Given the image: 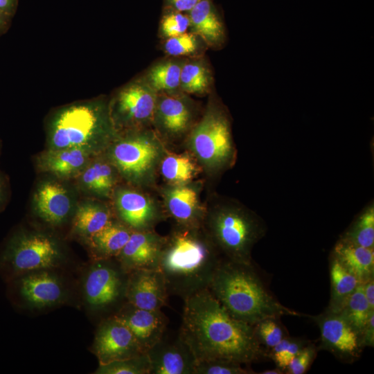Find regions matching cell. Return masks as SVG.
<instances>
[{"instance_id":"6da1fadb","label":"cell","mask_w":374,"mask_h":374,"mask_svg":"<svg viewBox=\"0 0 374 374\" xmlns=\"http://www.w3.org/2000/svg\"><path fill=\"white\" fill-rule=\"evenodd\" d=\"M184 301L179 330L197 362L226 359L247 364L265 355L253 326L229 314L208 289Z\"/></svg>"},{"instance_id":"7a4b0ae2","label":"cell","mask_w":374,"mask_h":374,"mask_svg":"<svg viewBox=\"0 0 374 374\" xmlns=\"http://www.w3.org/2000/svg\"><path fill=\"white\" fill-rule=\"evenodd\" d=\"M222 258L202 226L177 225L163 238L158 269L169 296L185 300L208 289Z\"/></svg>"},{"instance_id":"3957f363","label":"cell","mask_w":374,"mask_h":374,"mask_svg":"<svg viewBox=\"0 0 374 374\" xmlns=\"http://www.w3.org/2000/svg\"><path fill=\"white\" fill-rule=\"evenodd\" d=\"M208 290L229 314L251 326L267 318L299 314L274 298L253 264L223 258Z\"/></svg>"},{"instance_id":"277c9868","label":"cell","mask_w":374,"mask_h":374,"mask_svg":"<svg viewBox=\"0 0 374 374\" xmlns=\"http://www.w3.org/2000/svg\"><path fill=\"white\" fill-rule=\"evenodd\" d=\"M109 107L100 100L64 107L52 117L48 149L82 148L94 153L116 135Z\"/></svg>"},{"instance_id":"5b68a950","label":"cell","mask_w":374,"mask_h":374,"mask_svg":"<svg viewBox=\"0 0 374 374\" xmlns=\"http://www.w3.org/2000/svg\"><path fill=\"white\" fill-rule=\"evenodd\" d=\"M202 227L224 258L243 264H252V249L265 233L259 217L232 202L216 205L205 214Z\"/></svg>"},{"instance_id":"8992f818","label":"cell","mask_w":374,"mask_h":374,"mask_svg":"<svg viewBox=\"0 0 374 374\" xmlns=\"http://www.w3.org/2000/svg\"><path fill=\"white\" fill-rule=\"evenodd\" d=\"M192 150L208 168L220 171L234 160L231 125L224 109L214 103L195 126L190 136Z\"/></svg>"},{"instance_id":"52a82bcc","label":"cell","mask_w":374,"mask_h":374,"mask_svg":"<svg viewBox=\"0 0 374 374\" xmlns=\"http://www.w3.org/2000/svg\"><path fill=\"white\" fill-rule=\"evenodd\" d=\"M60 253L56 242L42 233L18 232L7 241L0 267L7 276L55 266Z\"/></svg>"},{"instance_id":"ba28073f","label":"cell","mask_w":374,"mask_h":374,"mask_svg":"<svg viewBox=\"0 0 374 374\" xmlns=\"http://www.w3.org/2000/svg\"><path fill=\"white\" fill-rule=\"evenodd\" d=\"M157 94L144 78L123 87L109 105L115 128L136 127L152 119Z\"/></svg>"},{"instance_id":"9c48e42d","label":"cell","mask_w":374,"mask_h":374,"mask_svg":"<svg viewBox=\"0 0 374 374\" xmlns=\"http://www.w3.org/2000/svg\"><path fill=\"white\" fill-rule=\"evenodd\" d=\"M159 147L152 135L134 134L112 146L111 159L125 177L138 181L148 176L154 169L159 158Z\"/></svg>"},{"instance_id":"30bf717a","label":"cell","mask_w":374,"mask_h":374,"mask_svg":"<svg viewBox=\"0 0 374 374\" xmlns=\"http://www.w3.org/2000/svg\"><path fill=\"white\" fill-rule=\"evenodd\" d=\"M101 259L90 269L84 292L88 303L98 310H109L122 301L127 303L125 292L128 278L116 259V263Z\"/></svg>"},{"instance_id":"8fae6325","label":"cell","mask_w":374,"mask_h":374,"mask_svg":"<svg viewBox=\"0 0 374 374\" xmlns=\"http://www.w3.org/2000/svg\"><path fill=\"white\" fill-rule=\"evenodd\" d=\"M150 374H194L197 359L179 330H166L148 351Z\"/></svg>"},{"instance_id":"7c38bea8","label":"cell","mask_w":374,"mask_h":374,"mask_svg":"<svg viewBox=\"0 0 374 374\" xmlns=\"http://www.w3.org/2000/svg\"><path fill=\"white\" fill-rule=\"evenodd\" d=\"M93 349L100 365L145 353L130 329L114 316L100 325Z\"/></svg>"},{"instance_id":"4fadbf2b","label":"cell","mask_w":374,"mask_h":374,"mask_svg":"<svg viewBox=\"0 0 374 374\" xmlns=\"http://www.w3.org/2000/svg\"><path fill=\"white\" fill-rule=\"evenodd\" d=\"M127 303L145 310H161L170 296L158 269H139L128 272L125 292Z\"/></svg>"},{"instance_id":"5bb4252c","label":"cell","mask_w":374,"mask_h":374,"mask_svg":"<svg viewBox=\"0 0 374 374\" xmlns=\"http://www.w3.org/2000/svg\"><path fill=\"white\" fill-rule=\"evenodd\" d=\"M312 318L319 328L323 348L343 359L359 355V336L339 313L326 310Z\"/></svg>"},{"instance_id":"9a60e30c","label":"cell","mask_w":374,"mask_h":374,"mask_svg":"<svg viewBox=\"0 0 374 374\" xmlns=\"http://www.w3.org/2000/svg\"><path fill=\"white\" fill-rule=\"evenodd\" d=\"M114 317L130 329L145 353L161 339L169 323L161 310H145L127 302Z\"/></svg>"},{"instance_id":"2e32d148","label":"cell","mask_w":374,"mask_h":374,"mask_svg":"<svg viewBox=\"0 0 374 374\" xmlns=\"http://www.w3.org/2000/svg\"><path fill=\"white\" fill-rule=\"evenodd\" d=\"M163 238L152 231H132L116 258L127 272L139 269H158Z\"/></svg>"},{"instance_id":"e0dca14e","label":"cell","mask_w":374,"mask_h":374,"mask_svg":"<svg viewBox=\"0 0 374 374\" xmlns=\"http://www.w3.org/2000/svg\"><path fill=\"white\" fill-rule=\"evenodd\" d=\"M116 206L123 223L132 231H152L159 218L152 202L134 190H118L116 196Z\"/></svg>"},{"instance_id":"ac0fdd59","label":"cell","mask_w":374,"mask_h":374,"mask_svg":"<svg viewBox=\"0 0 374 374\" xmlns=\"http://www.w3.org/2000/svg\"><path fill=\"white\" fill-rule=\"evenodd\" d=\"M37 214L51 224L62 222L71 210L72 203L66 189L60 184L47 181L41 184L33 197Z\"/></svg>"},{"instance_id":"d6986e66","label":"cell","mask_w":374,"mask_h":374,"mask_svg":"<svg viewBox=\"0 0 374 374\" xmlns=\"http://www.w3.org/2000/svg\"><path fill=\"white\" fill-rule=\"evenodd\" d=\"M187 14L194 34L211 47H222L226 40L225 27L213 0H201Z\"/></svg>"},{"instance_id":"ffe728a7","label":"cell","mask_w":374,"mask_h":374,"mask_svg":"<svg viewBox=\"0 0 374 374\" xmlns=\"http://www.w3.org/2000/svg\"><path fill=\"white\" fill-rule=\"evenodd\" d=\"M92 154L82 148L48 149L39 157L37 164L42 171L60 178H70L84 170Z\"/></svg>"},{"instance_id":"44dd1931","label":"cell","mask_w":374,"mask_h":374,"mask_svg":"<svg viewBox=\"0 0 374 374\" xmlns=\"http://www.w3.org/2000/svg\"><path fill=\"white\" fill-rule=\"evenodd\" d=\"M21 297L36 307H44L57 303L62 291L57 279L48 272H37L24 276L18 281Z\"/></svg>"},{"instance_id":"7402d4cb","label":"cell","mask_w":374,"mask_h":374,"mask_svg":"<svg viewBox=\"0 0 374 374\" xmlns=\"http://www.w3.org/2000/svg\"><path fill=\"white\" fill-rule=\"evenodd\" d=\"M161 93H163L161 96L157 94L154 118L166 132L170 134L183 132L191 120L189 106L180 96Z\"/></svg>"},{"instance_id":"603a6c76","label":"cell","mask_w":374,"mask_h":374,"mask_svg":"<svg viewBox=\"0 0 374 374\" xmlns=\"http://www.w3.org/2000/svg\"><path fill=\"white\" fill-rule=\"evenodd\" d=\"M197 192L188 186H176L168 192L167 207L177 225L202 226L204 216L199 209Z\"/></svg>"},{"instance_id":"cb8c5ba5","label":"cell","mask_w":374,"mask_h":374,"mask_svg":"<svg viewBox=\"0 0 374 374\" xmlns=\"http://www.w3.org/2000/svg\"><path fill=\"white\" fill-rule=\"evenodd\" d=\"M359 283L373 277L374 249L353 244L339 240L332 253Z\"/></svg>"},{"instance_id":"d4e9b609","label":"cell","mask_w":374,"mask_h":374,"mask_svg":"<svg viewBox=\"0 0 374 374\" xmlns=\"http://www.w3.org/2000/svg\"><path fill=\"white\" fill-rule=\"evenodd\" d=\"M330 277L331 296L327 310L337 313L359 282L332 254L330 260Z\"/></svg>"},{"instance_id":"484cf974","label":"cell","mask_w":374,"mask_h":374,"mask_svg":"<svg viewBox=\"0 0 374 374\" xmlns=\"http://www.w3.org/2000/svg\"><path fill=\"white\" fill-rule=\"evenodd\" d=\"M132 232L123 223L112 221L91 237L93 248L100 259L116 258Z\"/></svg>"},{"instance_id":"4316f807","label":"cell","mask_w":374,"mask_h":374,"mask_svg":"<svg viewBox=\"0 0 374 374\" xmlns=\"http://www.w3.org/2000/svg\"><path fill=\"white\" fill-rule=\"evenodd\" d=\"M112 221L107 208L98 203L87 202L78 208L73 226L80 233L91 238Z\"/></svg>"},{"instance_id":"83f0119b","label":"cell","mask_w":374,"mask_h":374,"mask_svg":"<svg viewBox=\"0 0 374 374\" xmlns=\"http://www.w3.org/2000/svg\"><path fill=\"white\" fill-rule=\"evenodd\" d=\"M183 62L167 60L154 65L144 77L157 93L174 91L179 87Z\"/></svg>"},{"instance_id":"f1b7e54d","label":"cell","mask_w":374,"mask_h":374,"mask_svg":"<svg viewBox=\"0 0 374 374\" xmlns=\"http://www.w3.org/2000/svg\"><path fill=\"white\" fill-rule=\"evenodd\" d=\"M212 75L206 64L201 60L183 62L179 87L189 93L200 94L209 90Z\"/></svg>"},{"instance_id":"f546056e","label":"cell","mask_w":374,"mask_h":374,"mask_svg":"<svg viewBox=\"0 0 374 374\" xmlns=\"http://www.w3.org/2000/svg\"><path fill=\"white\" fill-rule=\"evenodd\" d=\"M340 240L357 246L374 249V206L368 205L358 215Z\"/></svg>"},{"instance_id":"4dcf8cb0","label":"cell","mask_w":374,"mask_h":374,"mask_svg":"<svg viewBox=\"0 0 374 374\" xmlns=\"http://www.w3.org/2000/svg\"><path fill=\"white\" fill-rule=\"evenodd\" d=\"M372 311L364 293L362 283L347 299L339 313L359 337Z\"/></svg>"},{"instance_id":"1f68e13d","label":"cell","mask_w":374,"mask_h":374,"mask_svg":"<svg viewBox=\"0 0 374 374\" xmlns=\"http://www.w3.org/2000/svg\"><path fill=\"white\" fill-rule=\"evenodd\" d=\"M81 181L88 190L107 195L114 183L112 169L104 162H95L87 166L81 172Z\"/></svg>"},{"instance_id":"d6a6232c","label":"cell","mask_w":374,"mask_h":374,"mask_svg":"<svg viewBox=\"0 0 374 374\" xmlns=\"http://www.w3.org/2000/svg\"><path fill=\"white\" fill-rule=\"evenodd\" d=\"M161 170L168 181L175 184H183L193 178L196 168L188 156L172 154L163 159Z\"/></svg>"},{"instance_id":"836d02e7","label":"cell","mask_w":374,"mask_h":374,"mask_svg":"<svg viewBox=\"0 0 374 374\" xmlns=\"http://www.w3.org/2000/svg\"><path fill=\"white\" fill-rule=\"evenodd\" d=\"M98 373L150 374V362L147 353L100 365Z\"/></svg>"},{"instance_id":"e575fe53","label":"cell","mask_w":374,"mask_h":374,"mask_svg":"<svg viewBox=\"0 0 374 374\" xmlns=\"http://www.w3.org/2000/svg\"><path fill=\"white\" fill-rule=\"evenodd\" d=\"M306 344L304 340L285 337L271 348V358L278 368L285 371L291 361Z\"/></svg>"},{"instance_id":"d590c367","label":"cell","mask_w":374,"mask_h":374,"mask_svg":"<svg viewBox=\"0 0 374 374\" xmlns=\"http://www.w3.org/2000/svg\"><path fill=\"white\" fill-rule=\"evenodd\" d=\"M243 364L226 359L197 361L194 374H251L252 370L244 368Z\"/></svg>"},{"instance_id":"8d00e7d4","label":"cell","mask_w":374,"mask_h":374,"mask_svg":"<svg viewBox=\"0 0 374 374\" xmlns=\"http://www.w3.org/2000/svg\"><path fill=\"white\" fill-rule=\"evenodd\" d=\"M200 40L202 39L193 33L186 32L167 38L164 48L166 52L172 56L190 55L198 51L200 48Z\"/></svg>"},{"instance_id":"74e56055","label":"cell","mask_w":374,"mask_h":374,"mask_svg":"<svg viewBox=\"0 0 374 374\" xmlns=\"http://www.w3.org/2000/svg\"><path fill=\"white\" fill-rule=\"evenodd\" d=\"M253 329L260 344L270 349L285 337V332L276 318L263 319L255 324Z\"/></svg>"},{"instance_id":"f35d334b","label":"cell","mask_w":374,"mask_h":374,"mask_svg":"<svg viewBox=\"0 0 374 374\" xmlns=\"http://www.w3.org/2000/svg\"><path fill=\"white\" fill-rule=\"evenodd\" d=\"M167 8L160 21L161 34L169 38L185 33L190 28L188 14Z\"/></svg>"},{"instance_id":"ab89813d","label":"cell","mask_w":374,"mask_h":374,"mask_svg":"<svg viewBox=\"0 0 374 374\" xmlns=\"http://www.w3.org/2000/svg\"><path fill=\"white\" fill-rule=\"evenodd\" d=\"M317 354L316 348L312 344L305 345L294 357L285 370L287 374L305 373Z\"/></svg>"},{"instance_id":"60d3db41","label":"cell","mask_w":374,"mask_h":374,"mask_svg":"<svg viewBox=\"0 0 374 374\" xmlns=\"http://www.w3.org/2000/svg\"><path fill=\"white\" fill-rule=\"evenodd\" d=\"M359 345L362 347L374 346V311H372L359 337Z\"/></svg>"},{"instance_id":"b9f144b4","label":"cell","mask_w":374,"mask_h":374,"mask_svg":"<svg viewBox=\"0 0 374 374\" xmlns=\"http://www.w3.org/2000/svg\"><path fill=\"white\" fill-rule=\"evenodd\" d=\"M201 0H165L167 7L179 12H188Z\"/></svg>"},{"instance_id":"7bdbcfd3","label":"cell","mask_w":374,"mask_h":374,"mask_svg":"<svg viewBox=\"0 0 374 374\" xmlns=\"http://www.w3.org/2000/svg\"><path fill=\"white\" fill-rule=\"evenodd\" d=\"M364 293L371 310H374V278L362 283Z\"/></svg>"},{"instance_id":"ee69618b","label":"cell","mask_w":374,"mask_h":374,"mask_svg":"<svg viewBox=\"0 0 374 374\" xmlns=\"http://www.w3.org/2000/svg\"><path fill=\"white\" fill-rule=\"evenodd\" d=\"M7 184L3 176L0 174V209L3 207L7 197Z\"/></svg>"},{"instance_id":"f6af8a7d","label":"cell","mask_w":374,"mask_h":374,"mask_svg":"<svg viewBox=\"0 0 374 374\" xmlns=\"http://www.w3.org/2000/svg\"><path fill=\"white\" fill-rule=\"evenodd\" d=\"M14 3L15 0H0V11L8 14L12 10Z\"/></svg>"},{"instance_id":"bcb514c9","label":"cell","mask_w":374,"mask_h":374,"mask_svg":"<svg viewBox=\"0 0 374 374\" xmlns=\"http://www.w3.org/2000/svg\"><path fill=\"white\" fill-rule=\"evenodd\" d=\"M284 372L283 370L277 367L276 368H274V369L265 370L263 372H261L260 373L261 374H282Z\"/></svg>"},{"instance_id":"7dc6e473","label":"cell","mask_w":374,"mask_h":374,"mask_svg":"<svg viewBox=\"0 0 374 374\" xmlns=\"http://www.w3.org/2000/svg\"><path fill=\"white\" fill-rule=\"evenodd\" d=\"M4 15L3 12H2L1 11H0V24L1 23L2 21V19H3V15Z\"/></svg>"}]
</instances>
